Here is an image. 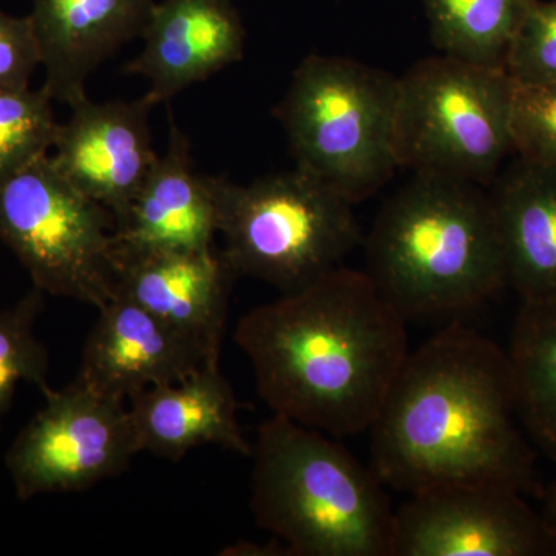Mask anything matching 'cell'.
Here are the masks:
<instances>
[{"label":"cell","mask_w":556,"mask_h":556,"mask_svg":"<svg viewBox=\"0 0 556 556\" xmlns=\"http://www.w3.org/2000/svg\"><path fill=\"white\" fill-rule=\"evenodd\" d=\"M368 431L369 467L396 492L455 484L538 496L543 490L507 351L460 321L409 351Z\"/></svg>","instance_id":"obj_1"},{"label":"cell","mask_w":556,"mask_h":556,"mask_svg":"<svg viewBox=\"0 0 556 556\" xmlns=\"http://www.w3.org/2000/svg\"><path fill=\"white\" fill-rule=\"evenodd\" d=\"M233 340L273 415L338 439L371 428L409 353L407 320L346 266L255 306Z\"/></svg>","instance_id":"obj_2"},{"label":"cell","mask_w":556,"mask_h":556,"mask_svg":"<svg viewBox=\"0 0 556 556\" xmlns=\"http://www.w3.org/2000/svg\"><path fill=\"white\" fill-rule=\"evenodd\" d=\"M415 174L380 207L365 241L367 270L405 320L457 316L507 285L489 190Z\"/></svg>","instance_id":"obj_3"},{"label":"cell","mask_w":556,"mask_h":556,"mask_svg":"<svg viewBox=\"0 0 556 556\" xmlns=\"http://www.w3.org/2000/svg\"><path fill=\"white\" fill-rule=\"evenodd\" d=\"M251 510L292 556H391L386 485L338 438L273 415L252 444Z\"/></svg>","instance_id":"obj_4"},{"label":"cell","mask_w":556,"mask_h":556,"mask_svg":"<svg viewBox=\"0 0 556 556\" xmlns=\"http://www.w3.org/2000/svg\"><path fill=\"white\" fill-rule=\"evenodd\" d=\"M397 79L354 60L308 54L276 109L295 167L353 204L393 178Z\"/></svg>","instance_id":"obj_5"},{"label":"cell","mask_w":556,"mask_h":556,"mask_svg":"<svg viewBox=\"0 0 556 556\" xmlns=\"http://www.w3.org/2000/svg\"><path fill=\"white\" fill-rule=\"evenodd\" d=\"M518 84L507 68L437 54L397 79L399 167L489 189L515 153Z\"/></svg>","instance_id":"obj_6"},{"label":"cell","mask_w":556,"mask_h":556,"mask_svg":"<svg viewBox=\"0 0 556 556\" xmlns=\"http://www.w3.org/2000/svg\"><path fill=\"white\" fill-rule=\"evenodd\" d=\"M354 204L294 167L237 185L222 179L223 257L237 274L281 294L343 266L362 241Z\"/></svg>","instance_id":"obj_7"},{"label":"cell","mask_w":556,"mask_h":556,"mask_svg":"<svg viewBox=\"0 0 556 556\" xmlns=\"http://www.w3.org/2000/svg\"><path fill=\"white\" fill-rule=\"evenodd\" d=\"M115 228L108 208L62 177L50 155L0 182V243L43 294L97 309L112 302Z\"/></svg>","instance_id":"obj_8"},{"label":"cell","mask_w":556,"mask_h":556,"mask_svg":"<svg viewBox=\"0 0 556 556\" xmlns=\"http://www.w3.org/2000/svg\"><path fill=\"white\" fill-rule=\"evenodd\" d=\"M46 405L7 453L21 501L47 493L83 492L118 477L141 453L129 407L73 380L47 388Z\"/></svg>","instance_id":"obj_9"},{"label":"cell","mask_w":556,"mask_h":556,"mask_svg":"<svg viewBox=\"0 0 556 556\" xmlns=\"http://www.w3.org/2000/svg\"><path fill=\"white\" fill-rule=\"evenodd\" d=\"M519 490L437 486L409 495L394 515L391 556H556V533Z\"/></svg>","instance_id":"obj_10"},{"label":"cell","mask_w":556,"mask_h":556,"mask_svg":"<svg viewBox=\"0 0 556 556\" xmlns=\"http://www.w3.org/2000/svg\"><path fill=\"white\" fill-rule=\"evenodd\" d=\"M152 105L137 101H91L70 105L50 161L79 192L108 208L116 223L127 212L159 160L150 134Z\"/></svg>","instance_id":"obj_11"},{"label":"cell","mask_w":556,"mask_h":556,"mask_svg":"<svg viewBox=\"0 0 556 556\" xmlns=\"http://www.w3.org/2000/svg\"><path fill=\"white\" fill-rule=\"evenodd\" d=\"M115 292L186 332L219 365L237 274L214 249L161 251L115 247ZM115 295V298H116Z\"/></svg>","instance_id":"obj_12"},{"label":"cell","mask_w":556,"mask_h":556,"mask_svg":"<svg viewBox=\"0 0 556 556\" xmlns=\"http://www.w3.org/2000/svg\"><path fill=\"white\" fill-rule=\"evenodd\" d=\"M98 311L75 379L94 393L126 402L215 365L200 342L130 300L116 295Z\"/></svg>","instance_id":"obj_13"},{"label":"cell","mask_w":556,"mask_h":556,"mask_svg":"<svg viewBox=\"0 0 556 556\" xmlns=\"http://www.w3.org/2000/svg\"><path fill=\"white\" fill-rule=\"evenodd\" d=\"M141 39L126 72L149 80L155 108L243 60L247 30L233 0H161Z\"/></svg>","instance_id":"obj_14"},{"label":"cell","mask_w":556,"mask_h":556,"mask_svg":"<svg viewBox=\"0 0 556 556\" xmlns=\"http://www.w3.org/2000/svg\"><path fill=\"white\" fill-rule=\"evenodd\" d=\"M169 142L116 223L115 247L161 251L214 249L222 222V179L193 169L190 142L169 115Z\"/></svg>","instance_id":"obj_15"},{"label":"cell","mask_w":556,"mask_h":556,"mask_svg":"<svg viewBox=\"0 0 556 556\" xmlns=\"http://www.w3.org/2000/svg\"><path fill=\"white\" fill-rule=\"evenodd\" d=\"M156 0H33L28 14L38 38L42 89L73 105L102 62L141 38Z\"/></svg>","instance_id":"obj_16"},{"label":"cell","mask_w":556,"mask_h":556,"mask_svg":"<svg viewBox=\"0 0 556 556\" xmlns=\"http://www.w3.org/2000/svg\"><path fill=\"white\" fill-rule=\"evenodd\" d=\"M129 401L141 453L178 463L192 448L217 445L251 456L239 401L219 365H204L189 378L139 391Z\"/></svg>","instance_id":"obj_17"},{"label":"cell","mask_w":556,"mask_h":556,"mask_svg":"<svg viewBox=\"0 0 556 556\" xmlns=\"http://www.w3.org/2000/svg\"><path fill=\"white\" fill-rule=\"evenodd\" d=\"M521 302L556 299V166L518 156L489 188Z\"/></svg>","instance_id":"obj_18"},{"label":"cell","mask_w":556,"mask_h":556,"mask_svg":"<svg viewBox=\"0 0 556 556\" xmlns=\"http://www.w3.org/2000/svg\"><path fill=\"white\" fill-rule=\"evenodd\" d=\"M507 354L522 427L556 464V299L521 302Z\"/></svg>","instance_id":"obj_19"},{"label":"cell","mask_w":556,"mask_h":556,"mask_svg":"<svg viewBox=\"0 0 556 556\" xmlns=\"http://www.w3.org/2000/svg\"><path fill=\"white\" fill-rule=\"evenodd\" d=\"M538 0H422L431 43L445 56L506 68Z\"/></svg>","instance_id":"obj_20"},{"label":"cell","mask_w":556,"mask_h":556,"mask_svg":"<svg viewBox=\"0 0 556 556\" xmlns=\"http://www.w3.org/2000/svg\"><path fill=\"white\" fill-rule=\"evenodd\" d=\"M46 90L0 87V182L49 156L60 123Z\"/></svg>","instance_id":"obj_21"},{"label":"cell","mask_w":556,"mask_h":556,"mask_svg":"<svg viewBox=\"0 0 556 556\" xmlns=\"http://www.w3.org/2000/svg\"><path fill=\"white\" fill-rule=\"evenodd\" d=\"M43 295L31 289L13 308L0 313V420L10 412L21 382L31 383L42 393L50 388L49 353L35 334Z\"/></svg>","instance_id":"obj_22"},{"label":"cell","mask_w":556,"mask_h":556,"mask_svg":"<svg viewBox=\"0 0 556 556\" xmlns=\"http://www.w3.org/2000/svg\"><path fill=\"white\" fill-rule=\"evenodd\" d=\"M506 68L518 86L556 83V0H538L511 46Z\"/></svg>","instance_id":"obj_23"},{"label":"cell","mask_w":556,"mask_h":556,"mask_svg":"<svg viewBox=\"0 0 556 556\" xmlns=\"http://www.w3.org/2000/svg\"><path fill=\"white\" fill-rule=\"evenodd\" d=\"M514 141L521 159L556 166V83L518 86Z\"/></svg>","instance_id":"obj_24"},{"label":"cell","mask_w":556,"mask_h":556,"mask_svg":"<svg viewBox=\"0 0 556 556\" xmlns=\"http://www.w3.org/2000/svg\"><path fill=\"white\" fill-rule=\"evenodd\" d=\"M40 65L42 60L30 16H16L0 9V87H30Z\"/></svg>","instance_id":"obj_25"},{"label":"cell","mask_w":556,"mask_h":556,"mask_svg":"<svg viewBox=\"0 0 556 556\" xmlns=\"http://www.w3.org/2000/svg\"><path fill=\"white\" fill-rule=\"evenodd\" d=\"M222 555H230V556H292L291 551H289L288 546H285L281 541H273L269 544H255V543H244V541H240V543L233 544L225 551L222 552Z\"/></svg>","instance_id":"obj_26"},{"label":"cell","mask_w":556,"mask_h":556,"mask_svg":"<svg viewBox=\"0 0 556 556\" xmlns=\"http://www.w3.org/2000/svg\"><path fill=\"white\" fill-rule=\"evenodd\" d=\"M541 503H543V517L546 518L548 526L556 533V479L552 481L546 489L541 490Z\"/></svg>","instance_id":"obj_27"}]
</instances>
